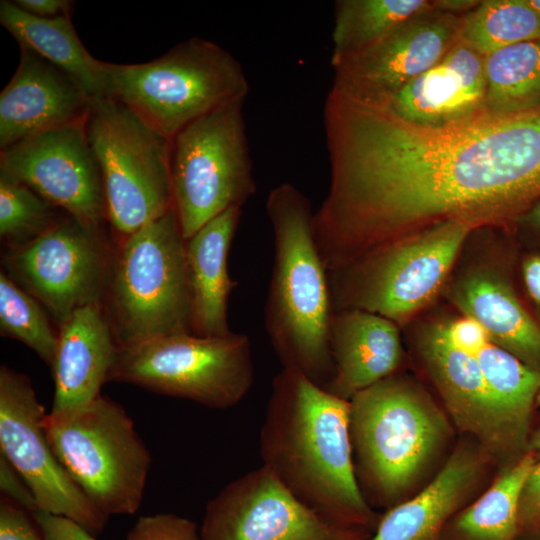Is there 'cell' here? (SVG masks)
I'll use <instances>...</instances> for the list:
<instances>
[{
  "label": "cell",
  "mask_w": 540,
  "mask_h": 540,
  "mask_svg": "<svg viewBox=\"0 0 540 540\" xmlns=\"http://www.w3.org/2000/svg\"><path fill=\"white\" fill-rule=\"evenodd\" d=\"M433 7V0H337L331 62L371 47L407 19Z\"/></svg>",
  "instance_id": "cell-29"
},
{
  "label": "cell",
  "mask_w": 540,
  "mask_h": 540,
  "mask_svg": "<svg viewBox=\"0 0 540 540\" xmlns=\"http://www.w3.org/2000/svg\"><path fill=\"white\" fill-rule=\"evenodd\" d=\"M522 533L540 530V461L535 462L520 499Z\"/></svg>",
  "instance_id": "cell-38"
},
{
  "label": "cell",
  "mask_w": 540,
  "mask_h": 540,
  "mask_svg": "<svg viewBox=\"0 0 540 540\" xmlns=\"http://www.w3.org/2000/svg\"><path fill=\"white\" fill-rule=\"evenodd\" d=\"M330 352L334 370L324 389L347 401L394 375L403 357L396 323L360 309L334 312Z\"/></svg>",
  "instance_id": "cell-22"
},
{
  "label": "cell",
  "mask_w": 540,
  "mask_h": 540,
  "mask_svg": "<svg viewBox=\"0 0 540 540\" xmlns=\"http://www.w3.org/2000/svg\"><path fill=\"white\" fill-rule=\"evenodd\" d=\"M522 277L527 293L540 316V254L530 255L523 261Z\"/></svg>",
  "instance_id": "cell-40"
},
{
  "label": "cell",
  "mask_w": 540,
  "mask_h": 540,
  "mask_svg": "<svg viewBox=\"0 0 540 540\" xmlns=\"http://www.w3.org/2000/svg\"><path fill=\"white\" fill-rule=\"evenodd\" d=\"M498 422L505 456L527 447L531 411L540 391L537 370L488 343L477 355Z\"/></svg>",
  "instance_id": "cell-26"
},
{
  "label": "cell",
  "mask_w": 540,
  "mask_h": 540,
  "mask_svg": "<svg viewBox=\"0 0 540 540\" xmlns=\"http://www.w3.org/2000/svg\"><path fill=\"white\" fill-rule=\"evenodd\" d=\"M44 540H96L90 532L76 522L37 510L32 514Z\"/></svg>",
  "instance_id": "cell-36"
},
{
  "label": "cell",
  "mask_w": 540,
  "mask_h": 540,
  "mask_svg": "<svg viewBox=\"0 0 540 540\" xmlns=\"http://www.w3.org/2000/svg\"><path fill=\"white\" fill-rule=\"evenodd\" d=\"M0 23L20 48L36 53L66 73L90 98L109 96L105 62L84 47L70 15L39 18L13 1L2 0Z\"/></svg>",
  "instance_id": "cell-25"
},
{
  "label": "cell",
  "mask_w": 540,
  "mask_h": 540,
  "mask_svg": "<svg viewBox=\"0 0 540 540\" xmlns=\"http://www.w3.org/2000/svg\"><path fill=\"white\" fill-rule=\"evenodd\" d=\"M460 19L433 2L366 50L331 62V90L364 104L380 102L444 57L458 41Z\"/></svg>",
  "instance_id": "cell-16"
},
{
  "label": "cell",
  "mask_w": 540,
  "mask_h": 540,
  "mask_svg": "<svg viewBox=\"0 0 540 540\" xmlns=\"http://www.w3.org/2000/svg\"><path fill=\"white\" fill-rule=\"evenodd\" d=\"M109 97L119 100L170 141L199 118L246 100L241 63L220 45L199 37L140 64L105 62Z\"/></svg>",
  "instance_id": "cell-5"
},
{
  "label": "cell",
  "mask_w": 540,
  "mask_h": 540,
  "mask_svg": "<svg viewBox=\"0 0 540 540\" xmlns=\"http://www.w3.org/2000/svg\"><path fill=\"white\" fill-rule=\"evenodd\" d=\"M536 402H537L538 405H540V391H539V393L537 395Z\"/></svg>",
  "instance_id": "cell-45"
},
{
  "label": "cell",
  "mask_w": 540,
  "mask_h": 540,
  "mask_svg": "<svg viewBox=\"0 0 540 540\" xmlns=\"http://www.w3.org/2000/svg\"><path fill=\"white\" fill-rule=\"evenodd\" d=\"M526 2L540 16V0H526Z\"/></svg>",
  "instance_id": "cell-44"
},
{
  "label": "cell",
  "mask_w": 540,
  "mask_h": 540,
  "mask_svg": "<svg viewBox=\"0 0 540 540\" xmlns=\"http://www.w3.org/2000/svg\"><path fill=\"white\" fill-rule=\"evenodd\" d=\"M527 448L529 451L540 453V428L532 435Z\"/></svg>",
  "instance_id": "cell-43"
},
{
  "label": "cell",
  "mask_w": 540,
  "mask_h": 540,
  "mask_svg": "<svg viewBox=\"0 0 540 540\" xmlns=\"http://www.w3.org/2000/svg\"><path fill=\"white\" fill-rule=\"evenodd\" d=\"M23 11L39 18H56L71 14L73 6L69 0H14Z\"/></svg>",
  "instance_id": "cell-39"
},
{
  "label": "cell",
  "mask_w": 540,
  "mask_h": 540,
  "mask_svg": "<svg viewBox=\"0 0 540 540\" xmlns=\"http://www.w3.org/2000/svg\"><path fill=\"white\" fill-rule=\"evenodd\" d=\"M355 475L369 505L406 499L449 438L442 411L411 381L396 374L350 400Z\"/></svg>",
  "instance_id": "cell-4"
},
{
  "label": "cell",
  "mask_w": 540,
  "mask_h": 540,
  "mask_svg": "<svg viewBox=\"0 0 540 540\" xmlns=\"http://www.w3.org/2000/svg\"><path fill=\"white\" fill-rule=\"evenodd\" d=\"M534 463L527 454L508 466L486 492L448 521L441 540H519L520 499Z\"/></svg>",
  "instance_id": "cell-27"
},
{
  "label": "cell",
  "mask_w": 540,
  "mask_h": 540,
  "mask_svg": "<svg viewBox=\"0 0 540 540\" xmlns=\"http://www.w3.org/2000/svg\"><path fill=\"white\" fill-rule=\"evenodd\" d=\"M486 455L472 446L459 447L422 491L389 508L366 540H441L446 524L479 483Z\"/></svg>",
  "instance_id": "cell-21"
},
{
  "label": "cell",
  "mask_w": 540,
  "mask_h": 540,
  "mask_svg": "<svg viewBox=\"0 0 540 540\" xmlns=\"http://www.w3.org/2000/svg\"><path fill=\"white\" fill-rule=\"evenodd\" d=\"M0 332L2 336L24 343L52 367L58 334L37 299L3 271L0 273Z\"/></svg>",
  "instance_id": "cell-31"
},
{
  "label": "cell",
  "mask_w": 540,
  "mask_h": 540,
  "mask_svg": "<svg viewBox=\"0 0 540 540\" xmlns=\"http://www.w3.org/2000/svg\"><path fill=\"white\" fill-rule=\"evenodd\" d=\"M49 443L68 475L107 518L141 506L151 455L127 411L98 396L44 420Z\"/></svg>",
  "instance_id": "cell-7"
},
{
  "label": "cell",
  "mask_w": 540,
  "mask_h": 540,
  "mask_svg": "<svg viewBox=\"0 0 540 540\" xmlns=\"http://www.w3.org/2000/svg\"><path fill=\"white\" fill-rule=\"evenodd\" d=\"M486 115L540 107V40L519 42L485 57Z\"/></svg>",
  "instance_id": "cell-28"
},
{
  "label": "cell",
  "mask_w": 540,
  "mask_h": 540,
  "mask_svg": "<svg viewBox=\"0 0 540 540\" xmlns=\"http://www.w3.org/2000/svg\"><path fill=\"white\" fill-rule=\"evenodd\" d=\"M442 326L448 340L455 347L475 356L491 342L484 328L468 316L444 323Z\"/></svg>",
  "instance_id": "cell-34"
},
{
  "label": "cell",
  "mask_w": 540,
  "mask_h": 540,
  "mask_svg": "<svg viewBox=\"0 0 540 540\" xmlns=\"http://www.w3.org/2000/svg\"><path fill=\"white\" fill-rule=\"evenodd\" d=\"M0 540H44L30 520L25 510L8 499L0 501Z\"/></svg>",
  "instance_id": "cell-35"
},
{
  "label": "cell",
  "mask_w": 540,
  "mask_h": 540,
  "mask_svg": "<svg viewBox=\"0 0 540 540\" xmlns=\"http://www.w3.org/2000/svg\"><path fill=\"white\" fill-rule=\"evenodd\" d=\"M304 504L264 466L228 483L205 509L202 540H366Z\"/></svg>",
  "instance_id": "cell-14"
},
{
  "label": "cell",
  "mask_w": 540,
  "mask_h": 540,
  "mask_svg": "<svg viewBox=\"0 0 540 540\" xmlns=\"http://www.w3.org/2000/svg\"><path fill=\"white\" fill-rule=\"evenodd\" d=\"M0 172L82 223L99 227L107 217L102 175L88 140L85 119L2 150Z\"/></svg>",
  "instance_id": "cell-15"
},
{
  "label": "cell",
  "mask_w": 540,
  "mask_h": 540,
  "mask_svg": "<svg viewBox=\"0 0 540 540\" xmlns=\"http://www.w3.org/2000/svg\"><path fill=\"white\" fill-rule=\"evenodd\" d=\"M0 489L2 497L33 514L38 510L34 495L12 465L0 454Z\"/></svg>",
  "instance_id": "cell-37"
},
{
  "label": "cell",
  "mask_w": 540,
  "mask_h": 540,
  "mask_svg": "<svg viewBox=\"0 0 540 540\" xmlns=\"http://www.w3.org/2000/svg\"><path fill=\"white\" fill-rule=\"evenodd\" d=\"M451 299L484 328L491 343L540 370V326L503 277L486 269L470 271L453 285Z\"/></svg>",
  "instance_id": "cell-24"
},
{
  "label": "cell",
  "mask_w": 540,
  "mask_h": 540,
  "mask_svg": "<svg viewBox=\"0 0 540 540\" xmlns=\"http://www.w3.org/2000/svg\"><path fill=\"white\" fill-rule=\"evenodd\" d=\"M538 531H540V530H538ZM538 540H540V538Z\"/></svg>",
  "instance_id": "cell-46"
},
{
  "label": "cell",
  "mask_w": 540,
  "mask_h": 540,
  "mask_svg": "<svg viewBox=\"0 0 540 540\" xmlns=\"http://www.w3.org/2000/svg\"><path fill=\"white\" fill-rule=\"evenodd\" d=\"M247 335H169L118 348L108 381L193 401L211 409L237 405L254 383Z\"/></svg>",
  "instance_id": "cell-10"
},
{
  "label": "cell",
  "mask_w": 540,
  "mask_h": 540,
  "mask_svg": "<svg viewBox=\"0 0 540 540\" xmlns=\"http://www.w3.org/2000/svg\"><path fill=\"white\" fill-rule=\"evenodd\" d=\"M20 61L0 93V150L84 120L90 97L66 73L20 48Z\"/></svg>",
  "instance_id": "cell-18"
},
{
  "label": "cell",
  "mask_w": 540,
  "mask_h": 540,
  "mask_svg": "<svg viewBox=\"0 0 540 540\" xmlns=\"http://www.w3.org/2000/svg\"><path fill=\"white\" fill-rule=\"evenodd\" d=\"M51 203L0 172V236L14 247L47 231L57 220Z\"/></svg>",
  "instance_id": "cell-32"
},
{
  "label": "cell",
  "mask_w": 540,
  "mask_h": 540,
  "mask_svg": "<svg viewBox=\"0 0 540 540\" xmlns=\"http://www.w3.org/2000/svg\"><path fill=\"white\" fill-rule=\"evenodd\" d=\"M126 540H202L190 519L172 513L144 515L131 527Z\"/></svg>",
  "instance_id": "cell-33"
},
{
  "label": "cell",
  "mask_w": 540,
  "mask_h": 540,
  "mask_svg": "<svg viewBox=\"0 0 540 540\" xmlns=\"http://www.w3.org/2000/svg\"><path fill=\"white\" fill-rule=\"evenodd\" d=\"M515 221L526 229L540 235V199L520 214Z\"/></svg>",
  "instance_id": "cell-42"
},
{
  "label": "cell",
  "mask_w": 540,
  "mask_h": 540,
  "mask_svg": "<svg viewBox=\"0 0 540 540\" xmlns=\"http://www.w3.org/2000/svg\"><path fill=\"white\" fill-rule=\"evenodd\" d=\"M349 413V401L282 368L260 430L262 466L315 511L373 533L380 518L357 482Z\"/></svg>",
  "instance_id": "cell-2"
},
{
  "label": "cell",
  "mask_w": 540,
  "mask_h": 540,
  "mask_svg": "<svg viewBox=\"0 0 540 540\" xmlns=\"http://www.w3.org/2000/svg\"><path fill=\"white\" fill-rule=\"evenodd\" d=\"M245 100L192 122L171 141L173 208L184 240L256 191Z\"/></svg>",
  "instance_id": "cell-11"
},
{
  "label": "cell",
  "mask_w": 540,
  "mask_h": 540,
  "mask_svg": "<svg viewBox=\"0 0 540 540\" xmlns=\"http://www.w3.org/2000/svg\"><path fill=\"white\" fill-rule=\"evenodd\" d=\"M85 129L115 230L129 236L173 207L169 139L109 96L90 99Z\"/></svg>",
  "instance_id": "cell-9"
},
{
  "label": "cell",
  "mask_w": 540,
  "mask_h": 540,
  "mask_svg": "<svg viewBox=\"0 0 540 540\" xmlns=\"http://www.w3.org/2000/svg\"><path fill=\"white\" fill-rule=\"evenodd\" d=\"M435 8L451 14L462 16L475 8L478 0H433Z\"/></svg>",
  "instance_id": "cell-41"
},
{
  "label": "cell",
  "mask_w": 540,
  "mask_h": 540,
  "mask_svg": "<svg viewBox=\"0 0 540 540\" xmlns=\"http://www.w3.org/2000/svg\"><path fill=\"white\" fill-rule=\"evenodd\" d=\"M47 413L29 378L0 368V450L26 482L38 510L68 518L91 534L107 522L57 459L47 438Z\"/></svg>",
  "instance_id": "cell-13"
},
{
  "label": "cell",
  "mask_w": 540,
  "mask_h": 540,
  "mask_svg": "<svg viewBox=\"0 0 540 540\" xmlns=\"http://www.w3.org/2000/svg\"><path fill=\"white\" fill-rule=\"evenodd\" d=\"M458 40L486 57L519 42L540 40V16L526 0H483L461 16Z\"/></svg>",
  "instance_id": "cell-30"
},
{
  "label": "cell",
  "mask_w": 540,
  "mask_h": 540,
  "mask_svg": "<svg viewBox=\"0 0 540 540\" xmlns=\"http://www.w3.org/2000/svg\"><path fill=\"white\" fill-rule=\"evenodd\" d=\"M485 98V57L458 40L433 67L372 106L413 125L441 128L485 116Z\"/></svg>",
  "instance_id": "cell-17"
},
{
  "label": "cell",
  "mask_w": 540,
  "mask_h": 540,
  "mask_svg": "<svg viewBox=\"0 0 540 540\" xmlns=\"http://www.w3.org/2000/svg\"><path fill=\"white\" fill-rule=\"evenodd\" d=\"M241 214V207L229 208L185 242L192 333L196 335L216 337L232 332L228 300L237 283L230 278L227 260Z\"/></svg>",
  "instance_id": "cell-23"
},
{
  "label": "cell",
  "mask_w": 540,
  "mask_h": 540,
  "mask_svg": "<svg viewBox=\"0 0 540 540\" xmlns=\"http://www.w3.org/2000/svg\"><path fill=\"white\" fill-rule=\"evenodd\" d=\"M329 189L314 213L328 271L436 223L515 220L540 199V107L441 128L330 89Z\"/></svg>",
  "instance_id": "cell-1"
},
{
  "label": "cell",
  "mask_w": 540,
  "mask_h": 540,
  "mask_svg": "<svg viewBox=\"0 0 540 540\" xmlns=\"http://www.w3.org/2000/svg\"><path fill=\"white\" fill-rule=\"evenodd\" d=\"M479 225L450 219L379 246L328 271L333 309H360L401 322L444 284L469 233Z\"/></svg>",
  "instance_id": "cell-8"
},
{
  "label": "cell",
  "mask_w": 540,
  "mask_h": 540,
  "mask_svg": "<svg viewBox=\"0 0 540 540\" xmlns=\"http://www.w3.org/2000/svg\"><path fill=\"white\" fill-rule=\"evenodd\" d=\"M3 263L10 277L44 304L59 324L78 308L100 304L112 268L99 227L72 216L14 247Z\"/></svg>",
  "instance_id": "cell-12"
},
{
  "label": "cell",
  "mask_w": 540,
  "mask_h": 540,
  "mask_svg": "<svg viewBox=\"0 0 540 540\" xmlns=\"http://www.w3.org/2000/svg\"><path fill=\"white\" fill-rule=\"evenodd\" d=\"M274 264L265 305V328L284 369L321 387L333 376L330 327L334 314L328 271L314 236L309 198L281 183L266 200Z\"/></svg>",
  "instance_id": "cell-3"
},
{
  "label": "cell",
  "mask_w": 540,
  "mask_h": 540,
  "mask_svg": "<svg viewBox=\"0 0 540 540\" xmlns=\"http://www.w3.org/2000/svg\"><path fill=\"white\" fill-rule=\"evenodd\" d=\"M117 352L112 327L100 304L78 308L60 323L51 367L54 396L50 412L76 409L100 396Z\"/></svg>",
  "instance_id": "cell-20"
},
{
  "label": "cell",
  "mask_w": 540,
  "mask_h": 540,
  "mask_svg": "<svg viewBox=\"0 0 540 540\" xmlns=\"http://www.w3.org/2000/svg\"><path fill=\"white\" fill-rule=\"evenodd\" d=\"M419 351L456 426L478 439L487 455L506 457L496 412L476 356L455 347L442 323L422 332Z\"/></svg>",
  "instance_id": "cell-19"
},
{
  "label": "cell",
  "mask_w": 540,
  "mask_h": 540,
  "mask_svg": "<svg viewBox=\"0 0 540 540\" xmlns=\"http://www.w3.org/2000/svg\"><path fill=\"white\" fill-rule=\"evenodd\" d=\"M185 242L173 207L126 236L108 283L118 348L192 333Z\"/></svg>",
  "instance_id": "cell-6"
}]
</instances>
